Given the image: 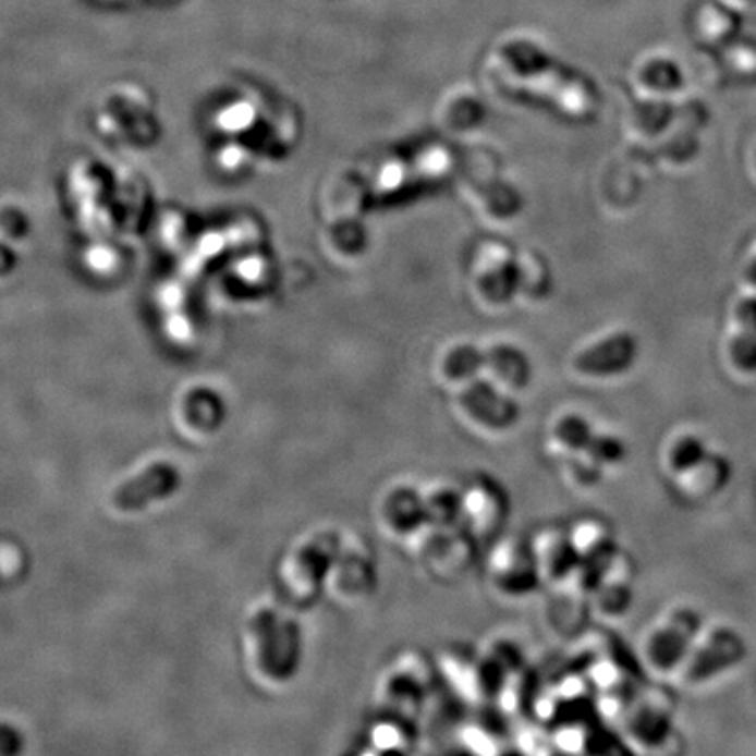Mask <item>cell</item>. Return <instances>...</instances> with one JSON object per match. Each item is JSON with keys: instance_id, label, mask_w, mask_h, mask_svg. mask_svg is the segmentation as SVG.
Listing matches in <instances>:
<instances>
[{"instance_id": "obj_15", "label": "cell", "mask_w": 756, "mask_h": 756, "mask_svg": "<svg viewBox=\"0 0 756 756\" xmlns=\"http://www.w3.org/2000/svg\"><path fill=\"white\" fill-rule=\"evenodd\" d=\"M529 539L544 587H553L557 583L564 582L578 568L580 561L571 545L570 531L548 525Z\"/></svg>"}, {"instance_id": "obj_26", "label": "cell", "mask_w": 756, "mask_h": 756, "mask_svg": "<svg viewBox=\"0 0 756 756\" xmlns=\"http://www.w3.org/2000/svg\"><path fill=\"white\" fill-rule=\"evenodd\" d=\"M741 272H743V279L746 281L747 290L756 291V239L752 242V245L747 247L746 254H744Z\"/></svg>"}, {"instance_id": "obj_17", "label": "cell", "mask_w": 756, "mask_h": 756, "mask_svg": "<svg viewBox=\"0 0 756 756\" xmlns=\"http://www.w3.org/2000/svg\"><path fill=\"white\" fill-rule=\"evenodd\" d=\"M480 366L481 374H487L489 382L510 394L524 391L529 386L533 375L529 359L524 352L504 343L480 351Z\"/></svg>"}, {"instance_id": "obj_19", "label": "cell", "mask_w": 756, "mask_h": 756, "mask_svg": "<svg viewBox=\"0 0 756 756\" xmlns=\"http://www.w3.org/2000/svg\"><path fill=\"white\" fill-rule=\"evenodd\" d=\"M634 590L631 576L622 562V553L610 570L596 580L590 592V610L605 617H622L632 606Z\"/></svg>"}, {"instance_id": "obj_3", "label": "cell", "mask_w": 756, "mask_h": 756, "mask_svg": "<svg viewBox=\"0 0 756 756\" xmlns=\"http://www.w3.org/2000/svg\"><path fill=\"white\" fill-rule=\"evenodd\" d=\"M378 588V562L374 548L359 534H342L334 556L326 592L347 608H359L375 596Z\"/></svg>"}, {"instance_id": "obj_10", "label": "cell", "mask_w": 756, "mask_h": 756, "mask_svg": "<svg viewBox=\"0 0 756 756\" xmlns=\"http://www.w3.org/2000/svg\"><path fill=\"white\" fill-rule=\"evenodd\" d=\"M703 625V614L695 608L683 606L672 611L668 620L655 629L648 637L646 643L648 662L663 672L680 668L692 654Z\"/></svg>"}, {"instance_id": "obj_21", "label": "cell", "mask_w": 756, "mask_h": 756, "mask_svg": "<svg viewBox=\"0 0 756 756\" xmlns=\"http://www.w3.org/2000/svg\"><path fill=\"white\" fill-rule=\"evenodd\" d=\"M369 743L378 753H406L415 744L414 720L380 712L371 730Z\"/></svg>"}, {"instance_id": "obj_22", "label": "cell", "mask_w": 756, "mask_h": 756, "mask_svg": "<svg viewBox=\"0 0 756 756\" xmlns=\"http://www.w3.org/2000/svg\"><path fill=\"white\" fill-rule=\"evenodd\" d=\"M441 377L458 391L473 378L481 377L480 349L458 345L443 354L440 363Z\"/></svg>"}, {"instance_id": "obj_25", "label": "cell", "mask_w": 756, "mask_h": 756, "mask_svg": "<svg viewBox=\"0 0 756 756\" xmlns=\"http://www.w3.org/2000/svg\"><path fill=\"white\" fill-rule=\"evenodd\" d=\"M585 454L590 455L606 473L610 472L611 467L620 466L627 458V446L622 438L611 432L597 431L594 432L590 443L587 449L583 450Z\"/></svg>"}, {"instance_id": "obj_14", "label": "cell", "mask_w": 756, "mask_h": 756, "mask_svg": "<svg viewBox=\"0 0 756 756\" xmlns=\"http://www.w3.org/2000/svg\"><path fill=\"white\" fill-rule=\"evenodd\" d=\"M570 531L571 545L580 564L592 574L594 583L610 570L620 557L619 541L608 527L596 519H580Z\"/></svg>"}, {"instance_id": "obj_16", "label": "cell", "mask_w": 756, "mask_h": 756, "mask_svg": "<svg viewBox=\"0 0 756 756\" xmlns=\"http://www.w3.org/2000/svg\"><path fill=\"white\" fill-rule=\"evenodd\" d=\"M178 485L179 473L174 466L166 463L155 464L147 467L146 472L141 473L134 480L121 485L112 496V501L120 510L135 512L146 508L153 501H160L174 495Z\"/></svg>"}, {"instance_id": "obj_1", "label": "cell", "mask_w": 756, "mask_h": 756, "mask_svg": "<svg viewBox=\"0 0 756 756\" xmlns=\"http://www.w3.org/2000/svg\"><path fill=\"white\" fill-rule=\"evenodd\" d=\"M478 545L461 524H426L403 547L427 580L450 585L472 571Z\"/></svg>"}, {"instance_id": "obj_20", "label": "cell", "mask_w": 756, "mask_h": 756, "mask_svg": "<svg viewBox=\"0 0 756 756\" xmlns=\"http://www.w3.org/2000/svg\"><path fill=\"white\" fill-rule=\"evenodd\" d=\"M427 524H461V487L447 480H431L420 485Z\"/></svg>"}, {"instance_id": "obj_18", "label": "cell", "mask_w": 756, "mask_h": 756, "mask_svg": "<svg viewBox=\"0 0 756 756\" xmlns=\"http://www.w3.org/2000/svg\"><path fill=\"white\" fill-rule=\"evenodd\" d=\"M596 432V427L592 426L585 415L574 410H568L562 414L556 415L552 423L548 424L547 435H545V450L550 458L556 459L561 464L565 459L582 454L587 449L592 437Z\"/></svg>"}, {"instance_id": "obj_27", "label": "cell", "mask_w": 756, "mask_h": 756, "mask_svg": "<svg viewBox=\"0 0 756 756\" xmlns=\"http://www.w3.org/2000/svg\"><path fill=\"white\" fill-rule=\"evenodd\" d=\"M749 166H752V170L756 175V143L755 146H753L752 153H749Z\"/></svg>"}, {"instance_id": "obj_9", "label": "cell", "mask_w": 756, "mask_h": 756, "mask_svg": "<svg viewBox=\"0 0 756 756\" xmlns=\"http://www.w3.org/2000/svg\"><path fill=\"white\" fill-rule=\"evenodd\" d=\"M429 671L417 657H403L383 672L377 683V704L380 712L414 720L429 694Z\"/></svg>"}, {"instance_id": "obj_5", "label": "cell", "mask_w": 756, "mask_h": 756, "mask_svg": "<svg viewBox=\"0 0 756 756\" xmlns=\"http://www.w3.org/2000/svg\"><path fill=\"white\" fill-rule=\"evenodd\" d=\"M510 513V495L496 476L476 473L461 485V525L478 544L498 539L507 527Z\"/></svg>"}, {"instance_id": "obj_13", "label": "cell", "mask_w": 756, "mask_h": 756, "mask_svg": "<svg viewBox=\"0 0 756 756\" xmlns=\"http://www.w3.org/2000/svg\"><path fill=\"white\" fill-rule=\"evenodd\" d=\"M637 351L639 347L634 334L629 331H617L576 354L573 368L583 377H617L634 366Z\"/></svg>"}, {"instance_id": "obj_7", "label": "cell", "mask_w": 756, "mask_h": 756, "mask_svg": "<svg viewBox=\"0 0 756 756\" xmlns=\"http://www.w3.org/2000/svg\"><path fill=\"white\" fill-rule=\"evenodd\" d=\"M340 541L342 533L339 531H317L293 553L288 587L300 605H314L325 594Z\"/></svg>"}, {"instance_id": "obj_8", "label": "cell", "mask_w": 756, "mask_h": 756, "mask_svg": "<svg viewBox=\"0 0 756 756\" xmlns=\"http://www.w3.org/2000/svg\"><path fill=\"white\" fill-rule=\"evenodd\" d=\"M374 519L386 538L405 545L427 524L420 485L394 480L382 487L375 498Z\"/></svg>"}, {"instance_id": "obj_12", "label": "cell", "mask_w": 756, "mask_h": 756, "mask_svg": "<svg viewBox=\"0 0 756 756\" xmlns=\"http://www.w3.org/2000/svg\"><path fill=\"white\" fill-rule=\"evenodd\" d=\"M261 625L265 669L276 680H290L298 669L302 657V632L298 623L267 611L261 614Z\"/></svg>"}, {"instance_id": "obj_6", "label": "cell", "mask_w": 756, "mask_h": 756, "mask_svg": "<svg viewBox=\"0 0 756 756\" xmlns=\"http://www.w3.org/2000/svg\"><path fill=\"white\" fill-rule=\"evenodd\" d=\"M459 415L485 437H504L521 420V406L510 392L476 377L454 392Z\"/></svg>"}, {"instance_id": "obj_11", "label": "cell", "mask_w": 756, "mask_h": 756, "mask_svg": "<svg viewBox=\"0 0 756 756\" xmlns=\"http://www.w3.org/2000/svg\"><path fill=\"white\" fill-rule=\"evenodd\" d=\"M746 657V639L735 629H717L685 660V680L694 685L708 683L741 666Z\"/></svg>"}, {"instance_id": "obj_4", "label": "cell", "mask_w": 756, "mask_h": 756, "mask_svg": "<svg viewBox=\"0 0 756 756\" xmlns=\"http://www.w3.org/2000/svg\"><path fill=\"white\" fill-rule=\"evenodd\" d=\"M507 59L519 76L534 81L536 88L544 89L565 111L585 114L596 102L594 92L582 77L562 71L557 63L539 53L538 49L525 45L510 46Z\"/></svg>"}, {"instance_id": "obj_2", "label": "cell", "mask_w": 756, "mask_h": 756, "mask_svg": "<svg viewBox=\"0 0 756 756\" xmlns=\"http://www.w3.org/2000/svg\"><path fill=\"white\" fill-rule=\"evenodd\" d=\"M485 574L496 596L507 602L525 601L544 587L531 539L521 536H499L492 541Z\"/></svg>"}, {"instance_id": "obj_23", "label": "cell", "mask_w": 756, "mask_h": 756, "mask_svg": "<svg viewBox=\"0 0 756 756\" xmlns=\"http://www.w3.org/2000/svg\"><path fill=\"white\" fill-rule=\"evenodd\" d=\"M711 455L706 441L688 435L672 443L668 452V466L678 476H686L708 463Z\"/></svg>"}, {"instance_id": "obj_24", "label": "cell", "mask_w": 756, "mask_h": 756, "mask_svg": "<svg viewBox=\"0 0 756 756\" xmlns=\"http://www.w3.org/2000/svg\"><path fill=\"white\" fill-rule=\"evenodd\" d=\"M561 470L565 484L574 490L596 489L606 476L605 470L585 452L562 461Z\"/></svg>"}]
</instances>
